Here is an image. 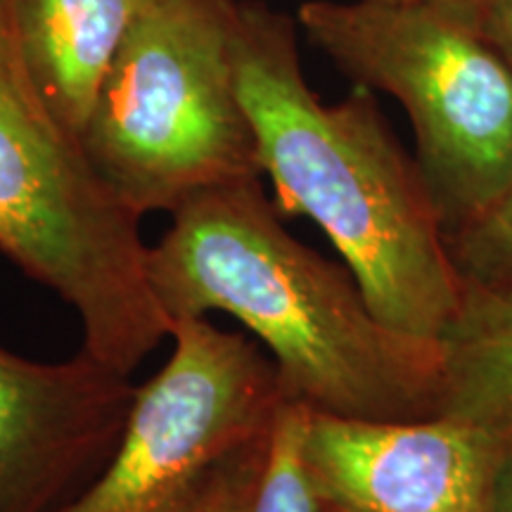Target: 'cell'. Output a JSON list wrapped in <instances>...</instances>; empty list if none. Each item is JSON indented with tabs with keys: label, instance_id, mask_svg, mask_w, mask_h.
<instances>
[{
	"label": "cell",
	"instance_id": "cell-1",
	"mask_svg": "<svg viewBox=\"0 0 512 512\" xmlns=\"http://www.w3.org/2000/svg\"><path fill=\"white\" fill-rule=\"evenodd\" d=\"M233 64L280 214L306 216L328 235L384 325L439 342L467 287L430 185L375 93L354 86L344 100H320L299 60L297 24L264 0L235 5Z\"/></svg>",
	"mask_w": 512,
	"mask_h": 512
},
{
	"label": "cell",
	"instance_id": "cell-2",
	"mask_svg": "<svg viewBox=\"0 0 512 512\" xmlns=\"http://www.w3.org/2000/svg\"><path fill=\"white\" fill-rule=\"evenodd\" d=\"M166 316L228 313L271 351L283 399L361 420L432 418L441 344L384 325L347 266L283 226L261 178L200 192L147 249Z\"/></svg>",
	"mask_w": 512,
	"mask_h": 512
},
{
	"label": "cell",
	"instance_id": "cell-3",
	"mask_svg": "<svg viewBox=\"0 0 512 512\" xmlns=\"http://www.w3.org/2000/svg\"><path fill=\"white\" fill-rule=\"evenodd\" d=\"M131 214L43 93L19 27L0 0V254L81 320L83 349L131 375L171 335L147 280Z\"/></svg>",
	"mask_w": 512,
	"mask_h": 512
},
{
	"label": "cell",
	"instance_id": "cell-4",
	"mask_svg": "<svg viewBox=\"0 0 512 512\" xmlns=\"http://www.w3.org/2000/svg\"><path fill=\"white\" fill-rule=\"evenodd\" d=\"M235 5L155 0L102 79L81 143L102 183L138 219L261 178L235 81Z\"/></svg>",
	"mask_w": 512,
	"mask_h": 512
},
{
	"label": "cell",
	"instance_id": "cell-5",
	"mask_svg": "<svg viewBox=\"0 0 512 512\" xmlns=\"http://www.w3.org/2000/svg\"><path fill=\"white\" fill-rule=\"evenodd\" d=\"M299 27L354 86L406 112L446 238L494 204L512 171V69L425 0H306Z\"/></svg>",
	"mask_w": 512,
	"mask_h": 512
},
{
	"label": "cell",
	"instance_id": "cell-6",
	"mask_svg": "<svg viewBox=\"0 0 512 512\" xmlns=\"http://www.w3.org/2000/svg\"><path fill=\"white\" fill-rule=\"evenodd\" d=\"M169 339L112 458L60 512H192L223 460L271 430L283 392L256 342L207 318L174 320Z\"/></svg>",
	"mask_w": 512,
	"mask_h": 512
},
{
	"label": "cell",
	"instance_id": "cell-7",
	"mask_svg": "<svg viewBox=\"0 0 512 512\" xmlns=\"http://www.w3.org/2000/svg\"><path fill=\"white\" fill-rule=\"evenodd\" d=\"M136 384L86 349L31 361L0 347V512H60L100 475Z\"/></svg>",
	"mask_w": 512,
	"mask_h": 512
},
{
	"label": "cell",
	"instance_id": "cell-8",
	"mask_svg": "<svg viewBox=\"0 0 512 512\" xmlns=\"http://www.w3.org/2000/svg\"><path fill=\"white\" fill-rule=\"evenodd\" d=\"M503 439L432 415L361 420L311 411L306 458L325 510L489 512Z\"/></svg>",
	"mask_w": 512,
	"mask_h": 512
},
{
	"label": "cell",
	"instance_id": "cell-9",
	"mask_svg": "<svg viewBox=\"0 0 512 512\" xmlns=\"http://www.w3.org/2000/svg\"><path fill=\"white\" fill-rule=\"evenodd\" d=\"M155 0H17L19 27L43 93L83 133L107 69Z\"/></svg>",
	"mask_w": 512,
	"mask_h": 512
},
{
	"label": "cell",
	"instance_id": "cell-10",
	"mask_svg": "<svg viewBox=\"0 0 512 512\" xmlns=\"http://www.w3.org/2000/svg\"><path fill=\"white\" fill-rule=\"evenodd\" d=\"M437 415L512 434V287H467L463 309L439 339Z\"/></svg>",
	"mask_w": 512,
	"mask_h": 512
},
{
	"label": "cell",
	"instance_id": "cell-11",
	"mask_svg": "<svg viewBox=\"0 0 512 512\" xmlns=\"http://www.w3.org/2000/svg\"><path fill=\"white\" fill-rule=\"evenodd\" d=\"M309 420L311 408L304 403L280 401L268 430L252 512H325L306 458Z\"/></svg>",
	"mask_w": 512,
	"mask_h": 512
},
{
	"label": "cell",
	"instance_id": "cell-12",
	"mask_svg": "<svg viewBox=\"0 0 512 512\" xmlns=\"http://www.w3.org/2000/svg\"><path fill=\"white\" fill-rule=\"evenodd\" d=\"M448 247L465 287H512V171L494 204L451 235Z\"/></svg>",
	"mask_w": 512,
	"mask_h": 512
},
{
	"label": "cell",
	"instance_id": "cell-13",
	"mask_svg": "<svg viewBox=\"0 0 512 512\" xmlns=\"http://www.w3.org/2000/svg\"><path fill=\"white\" fill-rule=\"evenodd\" d=\"M266 441L268 434L223 460L192 512H252Z\"/></svg>",
	"mask_w": 512,
	"mask_h": 512
},
{
	"label": "cell",
	"instance_id": "cell-14",
	"mask_svg": "<svg viewBox=\"0 0 512 512\" xmlns=\"http://www.w3.org/2000/svg\"><path fill=\"white\" fill-rule=\"evenodd\" d=\"M477 34L512 69V0H489L477 22Z\"/></svg>",
	"mask_w": 512,
	"mask_h": 512
},
{
	"label": "cell",
	"instance_id": "cell-15",
	"mask_svg": "<svg viewBox=\"0 0 512 512\" xmlns=\"http://www.w3.org/2000/svg\"><path fill=\"white\" fill-rule=\"evenodd\" d=\"M489 512H512V434L503 441L489 491Z\"/></svg>",
	"mask_w": 512,
	"mask_h": 512
},
{
	"label": "cell",
	"instance_id": "cell-16",
	"mask_svg": "<svg viewBox=\"0 0 512 512\" xmlns=\"http://www.w3.org/2000/svg\"><path fill=\"white\" fill-rule=\"evenodd\" d=\"M425 3L453 22L477 31V22L489 0H425Z\"/></svg>",
	"mask_w": 512,
	"mask_h": 512
},
{
	"label": "cell",
	"instance_id": "cell-17",
	"mask_svg": "<svg viewBox=\"0 0 512 512\" xmlns=\"http://www.w3.org/2000/svg\"><path fill=\"white\" fill-rule=\"evenodd\" d=\"M325 512H335V510H325Z\"/></svg>",
	"mask_w": 512,
	"mask_h": 512
}]
</instances>
